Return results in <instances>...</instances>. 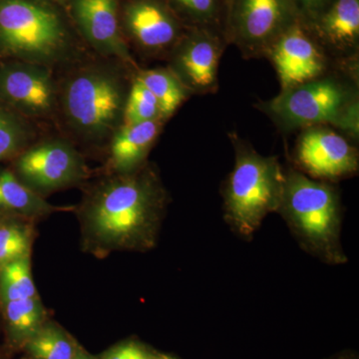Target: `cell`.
<instances>
[{
  "mask_svg": "<svg viewBox=\"0 0 359 359\" xmlns=\"http://www.w3.org/2000/svg\"><path fill=\"white\" fill-rule=\"evenodd\" d=\"M167 200L159 174L148 163L130 173H113L85 198L82 218L88 240L104 250L150 249Z\"/></svg>",
  "mask_w": 359,
  "mask_h": 359,
  "instance_id": "cell-1",
  "label": "cell"
},
{
  "mask_svg": "<svg viewBox=\"0 0 359 359\" xmlns=\"http://www.w3.org/2000/svg\"><path fill=\"white\" fill-rule=\"evenodd\" d=\"M55 121L72 142L108 147L121 128L137 70L116 59L82 54L61 69Z\"/></svg>",
  "mask_w": 359,
  "mask_h": 359,
  "instance_id": "cell-2",
  "label": "cell"
},
{
  "mask_svg": "<svg viewBox=\"0 0 359 359\" xmlns=\"http://www.w3.org/2000/svg\"><path fill=\"white\" fill-rule=\"evenodd\" d=\"M65 7L48 0H0V57L63 69L84 52Z\"/></svg>",
  "mask_w": 359,
  "mask_h": 359,
  "instance_id": "cell-3",
  "label": "cell"
},
{
  "mask_svg": "<svg viewBox=\"0 0 359 359\" xmlns=\"http://www.w3.org/2000/svg\"><path fill=\"white\" fill-rule=\"evenodd\" d=\"M255 108L282 133L314 126L332 127L355 142L359 137V76L334 69L311 81L280 90Z\"/></svg>",
  "mask_w": 359,
  "mask_h": 359,
  "instance_id": "cell-4",
  "label": "cell"
},
{
  "mask_svg": "<svg viewBox=\"0 0 359 359\" xmlns=\"http://www.w3.org/2000/svg\"><path fill=\"white\" fill-rule=\"evenodd\" d=\"M278 212L302 247L313 256L327 264L346 263L340 244L341 203L339 190L332 183L287 168Z\"/></svg>",
  "mask_w": 359,
  "mask_h": 359,
  "instance_id": "cell-5",
  "label": "cell"
},
{
  "mask_svg": "<svg viewBox=\"0 0 359 359\" xmlns=\"http://www.w3.org/2000/svg\"><path fill=\"white\" fill-rule=\"evenodd\" d=\"M229 138L235 165L223 187L224 218L236 233L250 238L268 215L278 211L285 170L278 157L259 154L237 132Z\"/></svg>",
  "mask_w": 359,
  "mask_h": 359,
  "instance_id": "cell-6",
  "label": "cell"
},
{
  "mask_svg": "<svg viewBox=\"0 0 359 359\" xmlns=\"http://www.w3.org/2000/svg\"><path fill=\"white\" fill-rule=\"evenodd\" d=\"M299 20L294 0H228L224 36L243 57L264 58L276 40Z\"/></svg>",
  "mask_w": 359,
  "mask_h": 359,
  "instance_id": "cell-7",
  "label": "cell"
},
{
  "mask_svg": "<svg viewBox=\"0 0 359 359\" xmlns=\"http://www.w3.org/2000/svg\"><path fill=\"white\" fill-rule=\"evenodd\" d=\"M14 159L13 173L40 196L80 183L88 175L83 157L65 137L34 142Z\"/></svg>",
  "mask_w": 359,
  "mask_h": 359,
  "instance_id": "cell-8",
  "label": "cell"
},
{
  "mask_svg": "<svg viewBox=\"0 0 359 359\" xmlns=\"http://www.w3.org/2000/svg\"><path fill=\"white\" fill-rule=\"evenodd\" d=\"M119 20L130 50L146 58L166 60L187 29L163 0H120Z\"/></svg>",
  "mask_w": 359,
  "mask_h": 359,
  "instance_id": "cell-9",
  "label": "cell"
},
{
  "mask_svg": "<svg viewBox=\"0 0 359 359\" xmlns=\"http://www.w3.org/2000/svg\"><path fill=\"white\" fill-rule=\"evenodd\" d=\"M228 46L223 32L187 28L165 61L192 95L215 94L219 86V62Z\"/></svg>",
  "mask_w": 359,
  "mask_h": 359,
  "instance_id": "cell-10",
  "label": "cell"
},
{
  "mask_svg": "<svg viewBox=\"0 0 359 359\" xmlns=\"http://www.w3.org/2000/svg\"><path fill=\"white\" fill-rule=\"evenodd\" d=\"M58 77L55 71L25 61L0 65V100L30 121H55Z\"/></svg>",
  "mask_w": 359,
  "mask_h": 359,
  "instance_id": "cell-11",
  "label": "cell"
},
{
  "mask_svg": "<svg viewBox=\"0 0 359 359\" xmlns=\"http://www.w3.org/2000/svg\"><path fill=\"white\" fill-rule=\"evenodd\" d=\"M294 163L311 178L334 183L358 171V150L353 141L332 127H309L299 131Z\"/></svg>",
  "mask_w": 359,
  "mask_h": 359,
  "instance_id": "cell-12",
  "label": "cell"
},
{
  "mask_svg": "<svg viewBox=\"0 0 359 359\" xmlns=\"http://www.w3.org/2000/svg\"><path fill=\"white\" fill-rule=\"evenodd\" d=\"M264 58L275 68L280 90L311 81L337 69L302 20L269 47Z\"/></svg>",
  "mask_w": 359,
  "mask_h": 359,
  "instance_id": "cell-13",
  "label": "cell"
},
{
  "mask_svg": "<svg viewBox=\"0 0 359 359\" xmlns=\"http://www.w3.org/2000/svg\"><path fill=\"white\" fill-rule=\"evenodd\" d=\"M119 4L120 0H70L65 8L80 39L94 53L137 70L120 26Z\"/></svg>",
  "mask_w": 359,
  "mask_h": 359,
  "instance_id": "cell-14",
  "label": "cell"
},
{
  "mask_svg": "<svg viewBox=\"0 0 359 359\" xmlns=\"http://www.w3.org/2000/svg\"><path fill=\"white\" fill-rule=\"evenodd\" d=\"M304 23L337 69L359 76V0H334Z\"/></svg>",
  "mask_w": 359,
  "mask_h": 359,
  "instance_id": "cell-15",
  "label": "cell"
},
{
  "mask_svg": "<svg viewBox=\"0 0 359 359\" xmlns=\"http://www.w3.org/2000/svg\"><path fill=\"white\" fill-rule=\"evenodd\" d=\"M166 122L163 120L122 125L108 145L109 168L115 174L130 173L147 164V158Z\"/></svg>",
  "mask_w": 359,
  "mask_h": 359,
  "instance_id": "cell-16",
  "label": "cell"
},
{
  "mask_svg": "<svg viewBox=\"0 0 359 359\" xmlns=\"http://www.w3.org/2000/svg\"><path fill=\"white\" fill-rule=\"evenodd\" d=\"M134 76L154 95L165 122L193 96L167 66L150 69L139 67Z\"/></svg>",
  "mask_w": 359,
  "mask_h": 359,
  "instance_id": "cell-17",
  "label": "cell"
},
{
  "mask_svg": "<svg viewBox=\"0 0 359 359\" xmlns=\"http://www.w3.org/2000/svg\"><path fill=\"white\" fill-rule=\"evenodd\" d=\"M58 210L25 185L13 171L0 168V212L35 217Z\"/></svg>",
  "mask_w": 359,
  "mask_h": 359,
  "instance_id": "cell-18",
  "label": "cell"
},
{
  "mask_svg": "<svg viewBox=\"0 0 359 359\" xmlns=\"http://www.w3.org/2000/svg\"><path fill=\"white\" fill-rule=\"evenodd\" d=\"M187 28H205L224 34L228 0H163Z\"/></svg>",
  "mask_w": 359,
  "mask_h": 359,
  "instance_id": "cell-19",
  "label": "cell"
},
{
  "mask_svg": "<svg viewBox=\"0 0 359 359\" xmlns=\"http://www.w3.org/2000/svg\"><path fill=\"white\" fill-rule=\"evenodd\" d=\"M36 136L32 121L0 100V162L20 155Z\"/></svg>",
  "mask_w": 359,
  "mask_h": 359,
  "instance_id": "cell-20",
  "label": "cell"
},
{
  "mask_svg": "<svg viewBox=\"0 0 359 359\" xmlns=\"http://www.w3.org/2000/svg\"><path fill=\"white\" fill-rule=\"evenodd\" d=\"M1 306L9 339L13 344H26L42 327L44 313L37 297L7 302Z\"/></svg>",
  "mask_w": 359,
  "mask_h": 359,
  "instance_id": "cell-21",
  "label": "cell"
},
{
  "mask_svg": "<svg viewBox=\"0 0 359 359\" xmlns=\"http://www.w3.org/2000/svg\"><path fill=\"white\" fill-rule=\"evenodd\" d=\"M37 297L28 257L0 268V304Z\"/></svg>",
  "mask_w": 359,
  "mask_h": 359,
  "instance_id": "cell-22",
  "label": "cell"
},
{
  "mask_svg": "<svg viewBox=\"0 0 359 359\" xmlns=\"http://www.w3.org/2000/svg\"><path fill=\"white\" fill-rule=\"evenodd\" d=\"M26 346L34 359H72L79 354L65 332L50 325H42Z\"/></svg>",
  "mask_w": 359,
  "mask_h": 359,
  "instance_id": "cell-23",
  "label": "cell"
},
{
  "mask_svg": "<svg viewBox=\"0 0 359 359\" xmlns=\"http://www.w3.org/2000/svg\"><path fill=\"white\" fill-rule=\"evenodd\" d=\"M159 119L163 120L162 115L154 95L134 76L125 105L123 125L139 124Z\"/></svg>",
  "mask_w": 359,
  "mask_h": 359,
  "instance_id": "cell-24",
  "label": "cell"
},
{
  "mask_svg": "<svg viewBox=\"0 0 359 359\" xmlns=\"http://www.w3.org/2000/svg\"><path fill=\"white\" fill-rule=\"evenodd\" d=\"M32 244L30 231L18 222L0 224V268L4 264L28 257Z\"/></svg>",
  "mask_w": 359,
  "mask_h": 359,
  "instance_id": "cell-25",
  "label": "cell"
},
{
  "mask_svg": "<svg viewBox=\"0 0 359 359\" xmlns=\"http://www.w3.org/2000/svg\"><path fill=\"white\" fill-rule=\"evenodd\" d=\"M304 22H309L318 18L332 4L334 0H294Z\"/></svg>",
  "mask_w": 359,
  "mask_h": 359,
  "instance_id": "cell-26",
  "label": "cell"
},
{
  "mask_svg": "<svg viewBox=\"0 0 359 359\" xmlns=\"http://www.w3.org/2000/svg\"><path fill=\"white\" fill-rule=\"evenodd\" d=\"M104 359H154L140 346L136 344H122L106 354Z\"/></svg>",
  "mask_w": 359,
  "mask_h": 359,
  "instance_id": "cell-27",
  "label": "cell"
},
{
  "mask_svg": "<svg viewBox=\"0 0 359 359\" xmlns=\"http://www.w3.org/2000/svg\"><path fill=\"white\" fill-rule=\"evenodd\" d=\"M48 1L53 2V4H58V6L66 7L69 4L70 0H48Z\"/></svg>",
  "mask_w": 359,
  "mask_h": 359,
  "instance_id": "cell-28",
  "label": "cell"
},
{
  "mask_svg": "<svg viewBox=\"0 0 359 359\" xmlns=\"http://www.w3.org/2000/svg\"><path fill=\"white\" fill-rule=\"evenodd\" d=\"M157 359H176V358H172V356H170V355H165V354H161V355L158 356Z\"/></svg>",
  "mask_w": 359,
  "mask_h": 359,
  "instance_id": "cell-29",
  "label": "cell"
},
{
  "mask_svg": "<svg viewBox=\"0 0 359 359\" xmlns=\"http://www.w3.org/2000/svg\"><path fill=\"white\" fill-rule=\"evenodd\" d=\"M72 359H87V358H85L84 356L81 355V354H78V355L75 356V358H73Z\"/></svg>",
  "mask_w": 359,
  "mask_h": 359,
  "instance_id": "cell-30",
  "label": "cell"
}]
</instances>
